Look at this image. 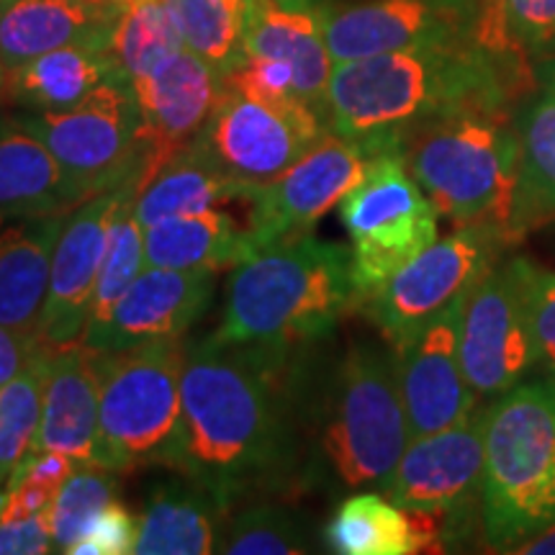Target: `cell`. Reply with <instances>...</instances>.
I'll list each match as a JSON object with an SVG mask.
<instances>
[{"instance_id": "f1b7e54d", "label": "cell", "mask_w": 555, "mask_h": 555, "mask_svg": "<svg viewBox=\"0 0 555 555\" xmlns=\"http://www.w3.org/2000/svg\"><path fill=\"white\" fill-rule=\"evenodd\" d=\"M116 75L108 50L67 44L9 73V93L31 111H67Z\"/></svg>"}, {"instance_id": "5b68a950", "label": "cell", "mask_w": 555, "mask_h": 555, "mask_svg": "<svg viewBox=\"0 0 555 555\" xmlns=\"http://www.w3.org/2000/svg\"><path fill=\"white\" fill-rule=\"evenodd\" d=\"M555 527V380H522L483 406L481 532L491 551Z\"/></svg>"}, {"instance_id": "2e32d148", "label": "cell", "mask_w": 555, "mask_h": 555, "mask_svg": "<svg viewBox=\"0 0 555 555\" xmlns=\"http://www.w3.org/2000/svg\"><path fill=\"white\" fill-rule=\"evenodd\" d=\"M335 65L373 54L474 39L466 0H360L319 11Z\"/></svg>"}, {"instance_id": "1f68e13d", "label": "cell", "mask_w": 555, "mask_h": 555, "mask_svg": "<svg viewBox=\"0 0 555 555\" xmlns=\"http://www.w3.org/2000/svg\"><path fill=\"white\" fill-rule=\"evenodd\" d=\"M180 50H185L183 37L165 0H129L116 13L108 57L119 78L134 80Z\"/></svg>"}, {"instance_id": "f907efd6", "label": "cell", "mask_w": 555, "mask_h": 555, "mask_svg": "<svg viewBox=\"0 0 555 555\" xmlns=\"http://www.w3.org/2000/svg\"><path fill=\"white\" fill-rule=\"evenodd\" d=\"M5 499H9V489H5V486H0V517H3V506H5Z\"/></svg>"}, {"instance_id": "d590c367", "label": "cell", "mask_w": 555, "mask_h": 555, "mask_svg": "<svg viewBox=\"0 0 555 555\" xmlns=\"http://www.w3.org/2000/svg\"><path fill=\"white\" fill-rule=\"evenodd\" d=\"M116 489H119L116 470L103 468L99 463H80L60 486L57 496L47 509L54 551L73 553L75 543L90 530L95 517L111 502H116Z\"/></svg>"}, {"instance_id": "ba28073f", "label": "cell", "mask_w": 555, "mask_h": 555, "mask_svg": "<svg viewBox=\"0 0 555 555\" xmlns=\"http://www.w3.org/2000/svg\"><path fill=\"white\" fill-rule=\"evenodd\" d=\"M350 234L352 283L363 307L397 270L437 240V208L406 168L404 152H380L339 204Z\"/></svg>"}, {"instance_id": "bcb514c9", "label": "cell", "mask_w": 555, "mask_h": 555, "mask_svg": "<svg viewBox=\"0 0 555 555\" xmlns=\"http://www.w3.org/2000/svg\"><path fill=\"white\" fill-rule=\"evenodd\" d=\"M281 9H291V11H327V9H337V5H347V0H275Z\"/></svg>"}, {"instance_id": "ee69618b", "label": "cell", "mask_w": 555, "mask_h": 555, "mask_svg": "<svg viewBox=\"0 0 555 555\" xmlns=\"http://www.w3.org/2000/svg\"><path fill=\"white\" fill-rule=\"evenodd\" d=\"M39 347V337L31 332H18L0 324V386H5L16 376L31 352Z\"/></svg>"}, {"instance_id": "f35d334b", "label": "cell", "mask_w": 555, "mask_h": 555, "mask_svg": "<svg viewBox=\"0 0 555 555\" xmlns=\"http://www.w3.org/2000/svg\"><path fill=\"white\" fill-rule=\"evenodd\" d=\"M224 86L240 90V93L249 95V99L273 103V106H294V103H304L296 95L294 69L281 60L245 57V62H242L234 73L227 75Z\"/></svg>"}, {"instance_id": "484cf974", "label": "cell", "mask_w": 555, "mask_h": 555, "mask_svg": "<svg viewBox=\"0 0 555 555\" xmlns=\"http://www.w3.org/2000/svg\"><path fill=\"white\" fill-rule=\"evenodd\" d=\"M262 253L247 224L221 208L185 214L144 229L147 266L176 270H234Z\"/></svg>"}, {"instance_id": "8fae6325", "label": "cell", "mask_w": 555, "mask_h": 555, "mask_svg": "<svg viewBox=\"0 0 555 555\" xmlns=\"http://www.w3.org/2000/svg\"><path fill=\"white\" fill-rule=\"evenodd\" d=\"M378 155L380 150L371 144L327 129L286 172L249 185L247 229L260 249L311 234L347 193L363 183Z\"/></svg>"}, {"instance_id": "cb8c5ba5", "label": "cell", "mask_w": 555, "mask_h": 555, "mask_svg": "<svg viewBox=\"0 0 555 555\" xmlns=\"http://www.w3.org/2000/svg\"><path fill=\"white\" fill-rule=\"evenodd\" d=\"M229 512L189 476L152 483L139 515L137 555H208L219 551Z\"/></svg>"}, {"instance_id": "ffe728a7", "label": "cell", "mask_w": 555, "mask_h": 555, "mask_svg": "<svg viewBox=\"0 0 555 555\" xmlns=\"http://www.w3.org/2000/svg\"><path fill=\"white\" fill-rule=\"evenodd\" d=\"M101 406V352L86 343L52 350L41 425L31 450H52L95 463Z\"/></svg>"}, {"instance_id": "7a4b0ae2", "label": "cell", "mask_w": 555, "mask_h": 555, "mask_svg": "<svg viewBox=\"0 0 555 555\" xmlns=\"http://www.w3.org/2000/svg\"><path fill=\"white\" fill-rule=\"evenodd\" d=\"M522 62L474 39L373 54L332 69L327 129L380 152L401 150L427 124L461 114L509 111Z\"/></svg>"}, {"instance_id": "d4e9b609", "label": "cell", "mask_w": 555, "mask_h": 555, "mask_svg": "<svg viewBox=\"0 0 555 555\" xmlns=\"http://www.w3.org/2000/svg\"><path fill=\"white\" fill-rule=\"evenodd\" d=\"M86 196L18 119H0V217H57Z\"/></svg>"}, {"instance_id": "f546056e", "label": "cell", "mask_w": 555, "mask_h": 555, "mask_svg": "<svg viewBox=\"0 0 555 555\" xmlns=\"http://www.w3.org/2000/svg\"><path fill=\"white\" fill-rule=\"evenodd\" d=\"M324 545L339 555L425 553L420 519L388 496L352 491L324 527Z\"/></svg>"}, {"instance_id": "b9f144b4", "label": "cell", "mask_w": 555, "mask_h": 555, "mask_svg": "<svg viewBox=\"0 0 555 555\" xmlns=\"http://www.w3.org/2000/svg\"><path fill=\"white\" fill-rule=\"evenodd\" d=\"M468 3L474 5V26H470V37H474L476 44L502 60L525 62V57H519V54L509 50V44H506L504 39L502 0H468Z\"/></svg>"}, {"instance_id": "603a6c76", "label": "cell", "mask_w": 555, "mask_h": 555, "mask_svg": "<svg viewBox=\"0 0 555 555\" xmlns=\"http://www.w3.org/2000/svg\"><path fill=\"white\" fill-rule=\"evenodd\" d=\"M67 214L0 217V324L37 335L50 266Z\"/></svg>"}, {"instance_id": "ac0fdd59", "label": "cell", "mask_w": 555, "mask_h": 555, "mask_svg": "<svg viewBox=\"0 0 555 555\" xmlns=\"http://www.w3.org/2000/svg\"><path fill=\"white\" fill-rule=\"evenodd\" d=\"M124 189L99 193L67 214L50 266L44 307L37 337L52 350L80 343L88 327L90 304L108 245V227L121 204Z\"/></svg>"}, {"instance_id": "83f0119b", "label": "cell", "mask_w": 555, "mask_h": 555, "mask_svg": "<svg viewBox=\"0 0 555 555\" xmlns=\"http://www.w3.org/2000/svg\"><path fill=\"white\" fill-rule=\"evenodd\" d=\"M519 165L506 240L519 242L555 219V93H543L517 116Z\"/></svg>"}, {"instance_id": "7c38bea8", "label": "cell", "mask_w": 555, "mask_h": 555, "mask_svg": "<svg viewBox=\"0 0 555 555\" xmlns=\"http://www.w3.org/2000/svg\"><path fill=\"white\" fill-rule=\"evenodd\" d=\"M461 363L478 399H496L538 365L517 258L494 262L461 309Z\"/></svg>"}, {"instance_id": "c3c4849f", "label": "cell", "mask_w": 555, "mask_h": 555, "mask_svg": "<svg viewBox=\"0 0 555 555\" xmlns=\"http://www.w3.org/2000/svg\"><path fill=\"white\" fill-rule=\"evenodd\" d=\"M5 90H9V69H5L3 60H0V101H3Z\"/></svg>"}, {"instance_id": "7402d4cb", "label": "cell", "mask_w": 555, "mask_h": 555, "mask_svg": "<svg viewBox=\"0 0 555 555\" xmlns=\"http://www.w3.org/2000/svg\"><path fill=\"white\" fill-rule=\"evenodd\" d=\"M116 13L93 0H0V60L11 73L67 44L108 50Z\"/></svg>"}, {"instance_id": "60d3db41", "label": "cell", "mask_w": 555, "mask_h": 555, "mask_svg": "<svg viewBox=\"0 0 555 555\" xmlns=\"http://www.w3.org/2000/svg\"><path fill=\"white\" fill-rule=\"evenodd\" d=\"M52 551L54 543L47 512L0 522V555H44Z\"/></svg>"}, {"instance_id": "44dd1931", "label": "cell", "mask_w": 555, "mask_h": 555, "mask_svg": "<svg viewBox=\"0 0 555 555\" xmlns=\"http://www.w3.org/2000/svg\"><path fill=\"white\" fill-rule=\"evenodd\" d=\"M245 54L291 65L296 95L327 121V90L335 62L317 11L281 9L275 0H247Z\"/></svg>"}, {"instance_id": "9a60e30c", "label": "cell", "mask_w": 555, "mask_h": 555, "mask_svg": "<svg viewBox=\"0 0 555 555\" xmlns=\"http://www.w3.org/2000/svg\"><path fill=\"white\" fill-rule=\"evenodd\" d=\"M129 86L142 134L144 170L139 189H144L204 131L221 99L224 78L198 54L180 50L150 73L137 75Z\"/></svg>"}, {"instance_id": "f6af8a7d", "label": "cell", "mask_w": 555, "mask_h": 555, "mask_svg": "<svg viewBox=\"0 0 555 555\" xmlns=\"http://www.w3.org/2000/svg\"><path fill=\"white\" fill-rule=\"evenodd\" d=\"M512 553H519V555H555V527L551 530L540 532V535L530 538L527 543L517 545Z\"/></svg>"}, {"instance_id": "7dc6e473", "label": "cell", "mask_w": 555, "mask_h": 555, "mask_svg": "<svg viewBox=\"0 0 555 555\" xmlns=\"http://www.w3.org/2000/svg\"><path fill=\"white\" fill-rule=\"evenodd\" d=\"M540 80H543V88L555 93V60H547L543 67H540Z\"/></svg>"}, {"instance_id": "74e56055", "label": "cell", "mask_w": 555, "mask_h": 555, "mask_svg": "<svg viewBox=\"0 0 555 555\" xmlns=\"http://www.w3.org/2000/svg\"><path fill=\"white\" fill-rule=\"evenodd\" d=\"M522 273L527 314L535 337L538 365L555 378V270L540 268L532 260L517 258Z\"/></svg>"}, {"instance_id": "681fc988", "label": "cell", "mask_w": 555, "mask_h": 555, "mask_svg": "<svg viewBox=\"0 0 555 555\" xmlns=\"http://www.w3.org/2000/svg\"><path fill=\"white\" fill-rule=\"evenodd\" d=\"M93 3L103 5V9H111V11H119L121 5H127L129 0H93Z\"/></svg>"}, {"instance_id": "ab89813d", "label": "cell", "mask_w": 555, "mask_h": 555, "mask_svg": "<svg viewBox=\"0 0 555 555\" xmlns=\"http://www.w3.org/2000/svg\"><path fill=\"white\" fill-rule=\"evenodd\" d=\"M137 535L139 517L131 515L124 504L111 502L69 555H129L137 547Z\"/></svg>"}, {"instance_id": "4dcf8cb0", "label": "cell", "mask_w": 555, "mask_h": 555, "mask_svg": "<svg viewBox=\"0 0 555 555\" xmlns=\"http://www.w3.org/2000/svg\"><path fill=\"white\" fill-rule=\"evenodd\" d=\"M139 196V183L129 180L124 189L121 204L116 208L114 219L108 227V245L103 255L99 281H95L93 304H90L88 327L82 335V343L93 339L106 327L116 304L121 301L124 294L131 288L139 273L147 268V255H144V227L137 219L134 201Z\"/></svg>"}, {"instance_id": "9c48e42d", "label": "cell", "mask_w": 555, "mask_h": 555, "mask_svg": "<svg viewBox=\"0 0 555 555\" xmlns=\"http://www.w3.org/2000/svg\"><path fill=\"white\" fill-rule=\"evenodd\" d=\"M18 121L47 144L86 201L142 180L144 150L129 80L111 78L78 106L31 111Z\"/></svg>"}, {"instance_id": "30bf717a", "label": "cell", "mask_w": 555, "mask_h": 555, "mask_svg": "<svg viewBox=\"0 0 555 555\" xmlns=\"http://www.w3.org/2000/svg\"><path fill=\"white\" fill-rule=\"evenodd\" d=\"M506 245L509 240L499 227H455V232L437 237L363 301L367 319L391 347H399L429 319L461 301Z\"/></svg>"}, {"instance_id": "d6986e66", "label": "cell", "mask_w": 555, "mask_h": 555, "mask_svg": "<svg viewBox=\"0 0 555 555\" xmlns=\"http://www.w3.org/2000/svg\"><path fill=\"white\" fill-rule=\"evenodd\" d=\"M214 291L217 273L211 270L147 266L116 304L106 327L86 345L99 352H119L155 339L183 337L211 307Z\"/></svg>"}, {"instance_id": "4316f807", "label": "cell", "mask_w": 555, "mask_h": 555, "mask_svg": "<svg viewBox=\"0 0 555 555\" xmlns=\"http://www.w3.org/2000/svg\"><path fill=\"white\" fill-rule=\"evenodd\" d=\"M249 185L253 183H242L227 176L193 139L189 147L178 152L144 185L134 201V211L142 227L147 229L157 221L206 211L229 201H245Z\"/></svg>"}, {"instance_id": "836d02e7", "label": "cell", "mask_w": 555, "mask_h": 555, "mask_svg": "<svg viewBox=\"0 0 555 555\" xmlns=\"http://www.w3.org/2000/svg\"><path fill=\"white\" fill-rule=\"evenodd\" d=\"M52 347L39 343L26 365L9 384L0 386V486L9 478L37 440L44 409V386Z\"/></svg>"}, {"instance_id": "d6a6232c", "label": "cell", "mask_w": 555, "mask_h": 555, "mask_svg": "<svg viewBox=\"0 0 555 555\" xmlns=\"http://www.w3.org/2000/svg\"><path fill=\"white\" fill-rule=\"evenodd\" d=\"M185 50L206 60L221 78L245 62L247 0H165Z\"/></svg>"}, {"instance_id": "4fadbf2b", "label": "cell", "mask_w": 555, "mask_h": 555, "mask_svg": "<svg viewBox=\"0 0 555 555\" xmlns=\"http://www.w3.org/2000/svg\"><path fill=\"white\" fill-rule=\"evenodd\" d=\"M483 489V409L461 425L414 437L401 455L386 494L412 512L442 519L446 545L481 522Z\"/></svg>"}, {"instance_id": "8992f818", "label": "cell", "mask_w": 555, "mask_h": 555, "mask_svg": "<svg viewBox=\"0 0 555 555\" xmlns=\"http://www.w3.org/2000/svg\"><path fill=\"white\" fill-rule=\"evenodd\" d=\"M401 152L440 217L455 227L491 224L506 234L519 165L517 124L509 111L427 124L404 139Z\"/></svg>"}, {"instance_id": "277c9868", "label": "cell", "mask_w": 555, "mask_h": 555, "mask_svg": "<svg viewBox=\"0 0 555 555\" xmlns=\"http://www.w3.org/2000/svg\"><path fill=\"white\" fill-rule=\"evenodd\" d=\"M352 307L350 249L304 234L232 270L221 324L208 339L286 363L327 337Z\"/></svg>"}, {"instance_id": "52a82bcc", "label": "cell", "mask_w": 555, "mask_h": 555, "mask_svg": "<svg viewBox=\"0 0 555 555\" xmlns=\"http://www.w3.org/2000/svg\"><path fill=\"white\" fill-rule=\"evenodd\" d=\"M183 337L101 352L99 466L116 474L170 466L183 422Z\"/></svg>"}, {"instance_id": "e575fe53", "label": "cell", "mask_w": 555, "mask_h": 555, "mask_svg": "<svg viewBox=\"0 0 555 555\" xmlns=\"http://www.w3.org/2000/svg\"><path fill=\"white\" fill-rule=\"evenodd\" d=\"M307 525L281 504L247 502L224 519L219 551L229 555H298L309 553Z\"/></svg>"}, {"instance_id": "3957f363", "label": "cell", "mask_w": 555, "mask_h": 555, "mask_svg": "<svg viewBox=\"0 0 555 555\" xmlns=\"http://www.w3.org/2000/svg\"><path fill=\"white\" fill-rule=\"evenodd\" d=\"M304 352L291 363L304 442L301 483L343 494L386 489L412 440L393 356L378 345L352 343L314 384Z\"/></svg>"}, {"instance_id": "5bb4252c", "label": "cell", "mask_w": 555, "mask_h": 555, "mask_svg": "<svg viewBox=\"0 0 555 555\" xmlns=\"http://www.w3.org/2000/svg\"><path fill=\"white\" fill-rule=\"evenodd\" d=\"M324 131V116L307 103L273 106L224 86L196 142L227 176L242 183H268L286 172Z\"/></svg>"}, {"instance_id": "7bdbcfd3", "label": "cell", "mask_w": 555, "mask_h": 555, "mask_svg": "<svg viewBox=\"0 0 555 555\" xmlns=\"http://www.w3.org/2000/svg\"><path fill=\"white\" fill-rule=\"evenodd\" d=\"M60 489H50V486H39V483H13L9 486V499H5L3 506V517L0 522H9V519H24V517H34L47 512L57 496Z\"/></svg>"}, {"instance_id": "e0dca14e", "label": "cell", "mask_w": 555, "mask_h": 555, "mask_svg": "<svg viewBox=\"0 0 555 555\" xmlns=\"http://www.w3.org/2000/svg\"><path fill=\"white\" fill-rule=\"evenodd\" d=\"M466 296L393 347L409 433L425 437L455 427L476 412V391L461 363V309Z\"/></svg>"}, {"instance_id": "8d00e7d4", "label": "cell", "mask_w": 555, "mask_h": 555, "mask_svg": "<svg viewBox=\"0 0 555 555\" xmlns=\"http://www.w3.org/2000/svg\"><path fill=\"white\" fill-rule=\"evenodd\" d=\"M502 29L519 57L555 60V0H502Z\"/></svg>"}, {"instance_id": "6da1fadb", "label": "cell", "mask_w": 555, "mask_h": 555, "mask_svg": "<svg viewBox=\"0 0 555 555\" xmlns=\"http://www.w3.org/2000/svg\"><path fill=\"white\" fill-rule=\"evenodd\" d=\"M291 363L208 337L185 347L183 422L170 468L206 489L221 509L301 486Z\"/></svg>"}]
</instances>
